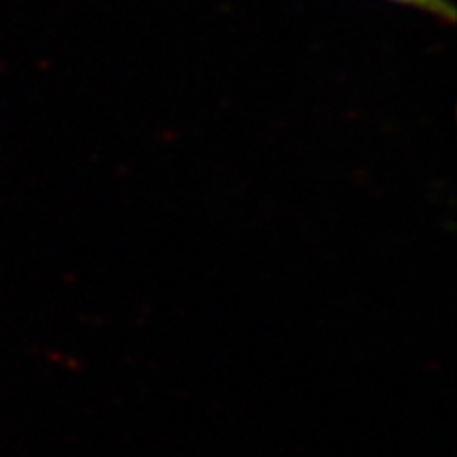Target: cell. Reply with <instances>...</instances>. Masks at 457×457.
Here are the masks:
<instances>
[{"label":"cell","instance_id":"cell-1","mask_svg":"<svg viewBox=\"0 0 457 457\" xmlns=\"http://www.w3.org/2000/svg\"><path fill=\"white\" fill-rule=\"evenodd\" d=\"M394 3L409 4V7L428 11V13L443 17V20H447V21L453 20V15H455L453 7H451L447 0H394Z\"/></svg>","mask_w":457,"mask_h":457}]
</instances>
